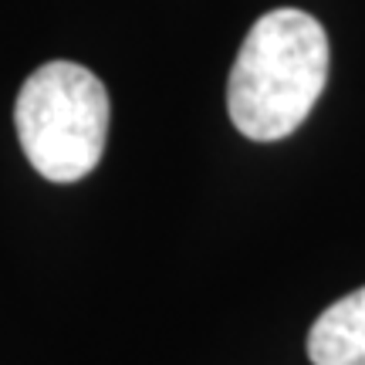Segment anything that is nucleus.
<instances>
[{
	"label": "nucleus",
	"instance_id": "f257e3e1",
	"mask_svg": "<svg viewBox=\"0 0 365 365\" xmlns=\"http://www.w3.org/2000/svg\"><path fill=\"white\" fill-rule=\"evenodd\" d=\"M328 81V34L312 14L281 7L254 21L227 81L240 135L277 143L312 115Z\"/></svg>",
	"mask_w": 365,
	"mask_h": 365
},
{
	"label": "nucleus",
	"instance_id": "f03ea898",
	"mask_svg": "<svg viewBox=\"0 0 365 365\" xmlns=\"http://www.w3.org/2000/svg\"><path fill=\"white\" fill-rule=\"evenodd\" d=\"M108 91L88 68L51 61L27 75L14 105L17 139L31 166L51 182H78L105 153Z\"/></svg>",
	"mask_w": 365,
	"mask_h": 365
},
{
	"label": "nucleus",
	"instance_id": "7ed1b4c3",
	"mask_svg": "<svg viewBox=\"0 0 365 365\" xmlns=\"http://www.w3.org/2000/svg\"><path fill=\"white\" fill-rule=\"evenodd\" d=\"M314 365H365V287L335 301L308 331Z\"/></svg>",
	"mask_w": 365,
	"mask_h": 365
}]
</instances>
